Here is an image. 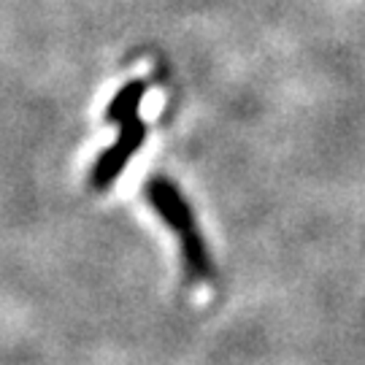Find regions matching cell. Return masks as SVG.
Listing matches in <instances>:
<instances>
[{"mask_svg": "<svg viewBox=\"0 0 365 365\" xmlns=\"http://www.w3.org/2000/svg\"><path fill=\"white\" fill-rule=\"evenodd\" d=\"M146 195H149V203L155 206V211L165 220L168 227L176 230L179 241H182V255L184 262H187V271L190 276H209L211 262L209 255H206V247H203V238L195 227V217L190 206L184 203V197L179 195V190L168 184L165 179H152L146 184Z\"/></svg>", "mask_w": 365, "mask_h": 365, "instance_id": "obj_1", "label": "cell"}, {"mask_svg": "<svg viewBox=\"0 0 365 365\" xmlns=\"http://www.w3.org/2000/svg\"><path fill=\"white\" fill-rule=\"evenodd\" d=\"M144 138H146L144 122L138 117L125 119V122L119 125L117 144L111 146V149H106L103 155H101V160L95 163L92 184H95L98 190H103V187H108V184L114 182L119 176V170L130 163V157L135 155V149L144 144Z\"/></svg>", "mask_w": 365, "mask_h": 365, "instance_id": "obj_2", "label": "cell"}, {"mask_svg": "<svg viewBox=\"0 0 365 365\" xmlns=\"http://www.w3.org/2000/svg\"><path fill=\"white\" fill-rule=\"evenodd\" d=\"M144 90H146L144 81H130V84H125V87L117 92V98L106 108V119L122 125L125 119L138 117V103H141V98H144Z\"/></svg>", "mask_w": 365, "mask_h": 365, "instance_id": "obj_3", "label": "cell"}]
</instances>
